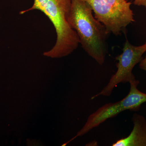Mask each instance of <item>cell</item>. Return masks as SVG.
<instances>
[{
    "mask_svg": "<svg viewBox=\"0 0 146 146\" xmlns=\"http://www.w3.org/2000/svg\"><path fill=\"white\" fill-rule=\"evenodd\" d=\"M68 21L76 32L80 44L89 56L100 65L104 63L107 52L109 33L93 14L89 4L84 0H71Z\"/></svg>",
    "mask_w": 146,
    "mask_h": 146,
    "instance_id": "cell-1",
    "label": "cell"
},
{
    "mask_svg": "<svg viewBox=\"0 0 146 146\" xmlns=\"http://www.w3.org/2000/svg\"><path fill=\"white\" fill-rule=\"evenodd\" d=\"M71 0H34L33 5L20 12L21 15L31 11L43 12L53 25L56 33L55 44L44 55L52 58L65 57L77 48L80 40L76 32L68 23Z\"/></svg>",
    "mask_w": 146,
    "mask_h": 146,
    "instance_id": "cell-2",
    "label": "cell"
},
{
    "mask_svg": "<svg viewBox=\"0 0 146 146\" xmlns=\"http://www.w3.org/2000/svg\"><path fill=\"white\" fill-rule=\"evenodd\" d=\"M91 6L95 18L109 33L120 35L135 21L131 3L127 0H84Z\"/></svg>",
    "mask_w": 146,
    "mask_h": 146,
    "instance_id": "cell-3",
    "label": "cell"
},
{
    "mask_svg": "<svg viewBox=\"0 0 146 146\" xmlns=\"http://www.w3.org/2000/svg\"><path fill=\"white\" fill-rule=\"evenodd\" d=\"M139 83L136 79L130 82L129 92L124 98L116 102L106 104L89 115L83 127L73 139L86 134L106 120L125 110H139L142 104L146 102V94L139 91L137 88Z\"/></svg>",
    "mask_w": 146,
    "mask_h": 146,
    "instance_id": "cell-4",
    "label": "cell"
},
{
    "mask_svg": "<svg viewBox=\"0 0 146 146\" xmlns=\"http://www.w3.org/2000/svg\"><path fill=\"white\" fill-rule=\"evenodd\" d=\"M146 52V42L141 46H135L127 40L124 44L122 53L116 58L118 60L117 72L111 76L107 85L100 93L93 96L91 100L100 96H110L119 84L129 83L135 80L132 70L135 65L141 62L143 54Z\"/></svg>",
    "mask_w": 146,
    "mask_h": 146,
    "instance_id": "cell-5",
    "label": "cell"
},
{
    "mask_svg": "<svg viewBox=\"0 0 146 146\" xmlns=\"http://www.w3.org/2000/svg\"><path fill=\"white\" fill-rule=\"evenodd\" d=\"M133 127L129 135L112 144V146H146V119L134 114L132 118Z\"/></svg>",
    "mask_w": 146,
    "mask_h": 146,
    "instance_id": "cell-6",
    "label": "cell"
},
{
    "mask_svg": "<svg viewBox=\"0 0 146 146\" xmlns=\"http://www.w3.org/2000/svg\"><path fill=\"white\" fill-rule=\"evenodd\" d=\"M133 4L138 6H144L146 9V0H133Z\"/></svg>",
    "mask_w": 146,
    "mask_h": 146,
    "instance_id": "cell-7",
    "label": "cell"
},
{
    "mask_svg": "<svg viewBox=\"0 0 146 146\" xmlns=\"http://www.w3.org/2000/svg\"><path fill=\"white\" fill-rule=\"evenodd\" d=\"M139 67L142 70L146 71V56L143 58L140 62Z\"/></svg>",
    "mask_w": 146,
    "mask_h": 146,
    "instance_id": "cell-8",
    "label": "cell"
}]
</instances>
